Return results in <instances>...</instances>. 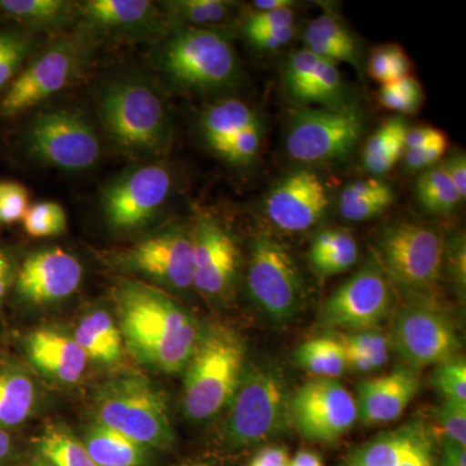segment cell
<instances>
[{
  "label": "cell",
  "instance_id": "1",
  "mask_svg": "<svg viewBox=\"0 0 466 466\" xmlns=\"http://www.w3.org/2000/svg\"><path fill=\"white\" fill-rule=\"evenodd\" d=\"M115 300L122 339L135 359L167 375L182 372L201 332L192 315L143 281H121Z\"/></svg>",
  "mask_w": 466,
  "mask_h": 466
},
{
  "label": "cell",
  "instance_id": "2",
  "mask_svg": "<svg viewBox=\"0 0 466 466\" xmlns=\"http://www.w3.org/2000/svg\"><path fill=\"white\" fill-rule=\"evenodd\" d=\"M183 370L186 416L198 422L217 416L231 403L245 370L241 337L225 325H208Z\"/></svg>",
  "mask_w": 466,
  "mask_h": 466
},
{
  "label": "cell",
  "instance_id": "3",
  "mask_svg": "<svg viewBox=\"0 0 466 466\" xmlns=\"http://www.w3.org/2000/svg\"><path fill=\"white\" fill-rule=\"evenodd\" d=\"M97 422L126 435L146 449H168L174 431L162 392L134 370L101 382L95 392Z\"/></svg>",
  "mask_w": 466,
  "mask_h": 466
},
{
  "label": "cell",
  "instance_id": "4",
  "mask_svg": "<svg viewBox=\"0 0 466 466\" xmlns=\"http://www.w3.org/2000/svg\"><path fill=\"white\" fill-rule=\"evenodd\" d=\"M99 115L113 144L128 155L155 157L167 152L171 125L164 101L137 79L113 82L101 94Z\"/></svg>",
  "mask_w": 466,
  "mask_h": 466
},
{
  "label": "cell",
  "instance_id": "5",
  "mask_svg": "<svg viewBox=\"0 0 466 466\" xmlns=\"http://www.w3.org/2000/svg\"><path fill=\"white\" fill-rule=\"evenodd\" d=\"M159 66L175 84L200 91L238 84L240 61L228 39L208 27L177 30L159 51Z\"/></svg>",
  "mask_w": 466,
  "mask_h": 466
},
{
  "label": "cell",
  "instance_id": "6",
  "mask_svg": "<svg viewBox=\"0 0 466 466\" xmlns=\"http://www.w3.org/2000/svg\"><path fill=\"white\" fill-rule=\"evenodd\" d=\"M289 420V400L281 376L262 364L245 368L229 403L227 443L232 449L260 443L283 431Z\"/></svg>",
  "mask_w": 466,
  "mask_h": 466
},
{
  "label": "cell",
  "instance_id": "7",
  "mask_svg": "<svg viewBox=\"0 0 466 466\" xmlns=\"http://www.w3.org/2000/svg\"><path fill=\"white\" fill-rule=\"evenodd\" d=\"M88 36H64L36 55L3 94L0 116L23 115L76 82L90 61L92 43Z\"/></svg>",
  "mask_w": 466,
  "mask_h": 466
},
{
  "label": "cell",
  "instance_id": "8",
  "mask_svg": "<svg viewBox=\"0 0 466 466\" xmlns=\"http://www.w3.org/2000/svg\"><path fill=\"white\" fill-rule=\"evenodd\" d=\"M375 251L377 265L391 283L407 290L426 291L440 280L446 242L433 227L398 222L380 233Z\"/></svg>",
  "mask_w": 466,
  "mask_h": 466
},
{
  "label": "cell",
  "instance_id": "9",
  "mask_svg": "<svg viewBox=\"0 0 466 466\" xmlns=\"http://www.w3.org/2000/svg\"><path fill=\"white\" fill-rule=\"evenodd\" d=\"M27 153L35 161L66 171H84L96 164L101 143L94 125L75 110L39 113L27 126Z\"/></svg>",
  "mask_w": 466,
  "mask_h": 466
},
{
  "label": "cell",
  "instance_id": "10",
  "mask_svg": "<svg viewBox=\"0 0 466 466\" xmlns=\"http://www.w3.org/2000/svg\"><path fill=\"white\" fill-rule=\"evenodd\" d=\"M363 134V116L355 106L302 108L291 116L287 152L300 164H327L348 157Z\"/></svg>",
  "mask_w": 466,
  "mask_h": 466
},
{
  "label": "cell",
  "instance_id": "11",
  "mask_svg": "<svg viewBox=\"0 0 466 466\" xmlns=\"http://www.w3.org/2000/svg\"><path fill=\"white\" fill-rule=\"evenodd\" d=\"M248 289L268 317L284 321L299 312L303 300L302 278L283 244L260 235L251 242Z\"/></svg>",
  "mask_w": 466,
  "mask_h": 466
},
{
  "label": "cell",
  "instance_id": "12",
  "mask_svg": "<svg viewBox=\"0 0 466 466\" xmlns=\"http://www.w3.org/2000/svg\"><path fill=\"white\" fill-rule=\"evenodd\" d=\"M394 300L390 279L372 260L334 291L324 305L321 321L350 333L379 330Z\"/></svg>",
  "mask_w": 466,
  "mask_h": 466
},
{
  "label": "cell",
  "instance_id": "13",
  "mask_svg": "<svg viewBox=\"0 0 466 466\" xmlns=\"http://www.w3.org/2000/svg\"><path fill=\"white\" fill-rule=\"evenodd\" d=\"M173 189V175L164 165L148 164L125 171L103 192L106 222L119 231L139 228L164 207Z\"/></svg>",
  "mask_w": 466,
  "mask_h": 466
},
{
  "label": "cell",
  "instance_id": "14",
  "mask_svg": "<svg viewBox=\"0 0 466 466\" xmlns=\"http://www.w3.org/2000/svg\"><path fill=\"white\" fill-rule=\"evenodd\" d=\"M289 416L303 437L332 443L357 422V401L337 380L317 379L305 383L291 398Z\"/></svg>",
  "mask_w": 466,
  "mask_h": 466
},
{
  "label": "cell",
  "instance_id": "15",
  "mask_svg": "<svg viewBox=\"0 0 466 466\" xmlns=\"http://www.w3.org/2000/svg\"><path fill=\"white\" fill-rule=\"evenodd\" d=\"M391 342L400 357L415 368L456 360L460 350L459 336L450 319L429 306H407L398 311Z\"/></svg>",
  "mask_w": 466,
  "mask_h": 466
},
{
  "label": "cell",
  "instance_id": "16",
  "mask_svg": "<svg viewBox=\"0 0 466 466\" xmlns=\"http://www.w3.org/2000/svg\"><path fill=\"white\" fill-rule=\"evenodd\" d=\"M126 268L171 290L193 288L192 231L170 227L137 242L124 257Z\"/></svg>",
  "mask_w": 466,
  "mask_h": 466
},
{
  "label": "cell",
  "instance_id": "17",
  "mask_svg": "<svg viewBox=\"0 0 466 466\" xmlns=\"http://www.w3.org/2000/svg\"><path fill=\"white\" fill-rule=\"evenodd\" d=\"M329 205L328 183L317 171L302 168L272 187L266 198V214L283 231L303 232L320 222Z\"/></svg>",
  "mask_w": 466,
  "mask_h": 466
},
{
  "label": "cell",
  "instance_id": "18",
  "mask_svg": "<svg viewBox=\"0 0 466 466\" xmlns=\"http://www.w3.org/2000/svg\"><path fill=\"white\" fill-rule=\"evenodd\" d=\"M193 288L208 299H222L238 275V251L228 232L213 218H198L192 229Z\"/></svg>",
  "mask_w": 466,
  "mask_h": 466
},
{
  "label": "cell",
  "instance_id": "19",
  "mask_svg": "<svg viewBox=\"0 0 466 466\" xmlns=\"http://www.w3.org/2000/svg\"><path fill=\"white\" fill-rule=\"evenodd\" d=\"M82 275V265L73 254L61 248H48L24 260L18 269L17 291L35 305L57 302L78 289Z\"/></svg>",
  "mask_w": 466,
  "mask_h": 466
},
{
  "label": "cell",
  "instance_id": "20",
  "mask_svg": "<svg viewBox=\"0 0 466 466\" xmlns=\"http://www.w3.org/2000/svg\"><path fill=\"white\" fill-rule=\"evenodd\" d=\"M420 390L413 370H400L359 383L358 419L366 425H381L403 415Z\"/></svg>",
  "mask_w": 466,
  "mask_h": 466
},
{
  "label": "cell",
  "instance_id": "21",
  "mask_svg": "<svg viewBox=\"0 0 466 466\" xmlns=\"http://www.w3.org/2000/svg\"><path fill=\"white\" fill-rule=\"evenodd\" d=\"M82 23L90 33L133 35L159 27L157 5L148 0H87L76 3Z\"/></svg>",
  "mask_w": 466,
  "mask_h": 466
},
{
  "label": "cell",
  "instance_id": "22",
  "mask_svg": "<svg viewBox=\"0 0 466 466\" xmlns=\"http://www.w3.org/2000/svg\"><path fill=\"white\" fill-rule=\"evenodd\" d=\"M26 352L30 363L46 379L58 385L78 382L88 363L75 337L51 328H42L30 334Z\"/></svg>",
  "mask_w": 466,
  "mask_h": 466
},
{
  "label": "cell",
  "instance_id": "23",
  "mask_svg": "<svg viewBox=\"0 0 466 466\" xmlns=\"http://www.w3.org/2000/svg\"><path fill=\"white\" fill-rule=\"evenodd\" d=\"M306 50L334 63L360 67L357 39L329 14H323L309 24L303 35Z\"/></svg>",
  "mask_w": 466,
  "mask_h": 466
},
{
  "label": "cell",
  "instance_id": "24",
  "mask_svg": "<svg viewBox=\"0 0 466 466\" xmlns=\"http://www.w3.org/2000/svg\"><path fill=\"white\" fill-rule=\"evenodd\" d=\"M79 348L84 350L88 360L100 364H113L122 355L121 329L109 312L94 309L79 321L75 333Z\"/></svg>",
  "mask_w": 466,
  "mask_h": 466
},
{
  "label": "cell",
  "instance_id": "25",
  "mask_svg": "<svg viewBox=\"0 0 466 466\" xmlns=\"http://www.w3.org/2000/svg\"><path fill=\"white\" fill-rule=\"evenodd\" d=\"M76 3L64 0H0V18L35 32H56L70 23Z\"/></svg>",
  "mask_w": 466,
  "mask_h": 466
},
{
  "label": "cell",
  "instance_id": "26",
  "mask_svg": "<svg viewBox=\"0 0 466 466\" xmlns=\"http://www.w3.org/2000/svg\"><path fill=\"white\" fill-rule=\"evenodd\" d=\"M38 403V389L32 376L17 367L0 368V428L25 422Z\"/></svg>",
  "mask_w": 466,
  "mask_h": 466
},
{
  "label": "cell",
  "instance_id": "27",
  "mask_svg": "<svg viewBox=\"0 0 466 466\" xmlns=\"http://www.w3.org/2000/svg\"><path fill=\"white\" fill-rule=\"evenodd\" d=\"M84 444L91 458L99 466H144L148 449L108 426L91 425Z\"/></svg>",
  "mask_w": 466,
  "mask_h": 466
},
{
  "label": "cell",
  "instance_id": "28",
  "mask_svg": "<svg viewBox=\"0 0 466 466\" xmlns=\"http://www.w3.org/2000/svg\"><path fill=\"white\" fill-rule=\"evenodd\" d=\"M258 119L257 113L242 101L222 100L205 110L201 130L208 147L218 153L236 134Z\"/></svg>",
  "mask_w": 466,
  "mask_h": 466
},
{
  "label": "cell",
  "instance_id": "29",
  "mask_svg": "<svg viewBox=\"0 0 466 466\" xmlns=\"http://www.w3.org/2000/svg\"><path fill=\"white\" fill-rule=\"evenodd\" d=\"M408 130L410 128L403 116H392L383 122L368 139L364 148L363 165L366 170L376 177L389 173L403 157Z\"/></svg>",
  "mask_w": 466,
  "mask_h": 466
},
{
  "label": "cell",
  "instance_id": "30",
  "mask_svg": "<svg viewBox=\"0 0 466 466\" xmlns=\"http://www.w3.org/2000/svg\"><path fill=\"white\" fill-rule=\"evenodd\" d=\"M296 360L303 370L318 379L337 380L348 370L345 349L339 339L320 337L299 346Z\"/></svg>",
  "mask_w": 466,
  "mask_h": 466
},
{
  "label": "cell",
  "instance_id": "31",
  "mask_svg": "<svg viewBox=\"0 0 466 466\" xmlns=\"http://www.w3.org/2000/svg\"><path fill=\"white\" fill-rule=\"evenodd\" d=\"M38 450L41 458L54 466H99L91 458L84 441L60 426L50 425L43 431Z\"/></svg>",
  "mask_w": 466,
  "mask_h": 466
},
{
  "label": "cell",
  "instance_id": "32",
  "mask_svg": "<svg viewBox=\"0 0 466 466\" xmlns=\"http://www.w3.org/2000/svg\"><path fill=\"white\" fill-rule=\"evenodd\" d=\"M416 195L420 204L431 214H449L462 201L441 164L426 168L420 175Z\"/></svg>",
  "mask_w": 466,
  "mask_h": 466
},
{
  "label": "cell",
  "instance_id": "33",
  "mask_svg": "<svg viewBox=\"0 0 466 466\" xmlns=\"http://www.w3.org/2000/svg\"><path fill=\"white\" fill-rule=\"evenodd\" d=\"M416 435L413 431L383 434L359 449L345 466H397Z\"/></svg>",
  "mask_w": 466,
  "mask_h": 466
},
{
  "label": "cell",
  "instance_id": "34",
  "mask_svg": "<svg viewBox=\"0 0 466 466\" xmlns=\"http://www.w3.org/2000/svg\"><path fill=\"white\" fill-rule=\"evenodd\" d=\"M162 5L165 16L189 27L219 23L235 7V3L228 0H174Z\"/></svg>",
  "mask_w": 466,
  "mask_h": 466
},
{
  "label": "cell",
  "instance_id": "35",
  "mask_svg": "<svg viewBox=\"0 0 466 466\" xmlns=\"http://www.w3.org/2000/svg\"><path fill=\"white\" fill-rule=\"evenodd\" d=\"M33 35L27 30L8 29L0 32V91L23 69L24 63L32 54Z\"/></svg>",
  "mask_w": 466,
  "mask_h": 466
},
{
  "label": "cell",
  "instance_id": "36",
  "mask_svg": "<svg viewBox=\"0 0 466 466\" xmlns=\"http://www.w3.org/2000/svg\"><path fill=\"white\" fill-rule=\"evenodd\" d=\"M377 100L383 108L400 115H415L424 106L425 92L421 84L412 76L383 85L377 92Z\"/></svg>",
  "mask_w": 466,
  "mask_h": 466
},
{
  "label": "cell",
  "instance_id": "37",
  "mask_svg": "<svg viewBox=\"0 0 466 466\" xmlns=\"http://www.w3.org/2000/svg\"><path fill=\"white\" fill-rule=\"evenodd\" d=\"M412 64L400 45L377 46L368 63V72L380 85L392 84L410 76Z\"/></svg>",
  "mask_w": 466,
  "mask_h": 466
},
{
  "label": "cell",
  "instance_id": "38",
  "mask_svg": "<svg viewBox=\"0 0 466 466\" xmlns=\"http://www.w3.org/2000/svg\"><path fill=\"white\" fill-rule=\"evenodd\" d=\"M319 56L309 50L294 52L284 66L283 82L285 91L291 100L303 106L306 94L317 72Z\"/></svg>",
  "mask_w": 466,
  "mask_h": 466
},
{
  "label": "cell",
  "instance_id": "39",
  "mask_svg": "<svg viewBox=\"0 0 466 466\" xmlns=\"http://www.w3.org/2000/svg\"><path fill=\"white\" fill-rule=\"evenodd\" d=\"M358 244L354 236L345 228H337L333 247L324 256L311 260L315 271L321 278L341 274L355 265L358 259Z\"/></svg>",
  "mask_w": 466,
  "mask_h": 466
},
{
  "label": "cell",
  "instance_id": "40",
  "mask_svg": "<svg viewBox=\"0 0 466 466\" xmlns=\"http://www.w3.org/2000/svg\"><path fill=\"white\" fill-rule=\"evenodd\" d=\"M27 235L35 238H54L66 229V214L55 201H41L29 207L23 219Z\"/></svg>",
  "mask_w": 466,
  "mask_h": 466
},
{
  "label": "cell",
  "instance_id": "41",
  "mask_svg": "<svg viewBox=\"0 0 466 466\" xmlns=\"http://www.w3.org/2000/svg\"><path fill=\"white\" fill-rule=\"evenodd\" d=\"M263 126L260 119L236 134L228 143L218 152L220 157L235 165H248L258 155L262 143Z\"/></svg>",
  "mask_w": 466,
  "mask_h": 466
},
{
  "label": "cell",
  "instance_id": "42",
  "mask_svg": "<svg viewBox=\"0 0 466 466\" xmlns=\"http://www.w3.org/2000/svg\"><path fill=\"white\" fill-rule=\"evenodd\" d=\"M434 385L444 400L466 404V363L461 359L441 364L434 372Z\"/></svg>",
  "mask_w": 466,
  "mask_h": 466
},
{
  "label": "cell",
  "instance_id": "43",
  "mask_svg": "<svg viewBox=\"0 0 466 466\" xmlns=\"http://www.w3.org/2000/svg\"><path fill=\"white\" fill-rule=\"evenodd\" d=\"M339 341H341L346 351L367 355V357L376 360L381 367L388 363V337L382 332H379V330L343 334Z\"/></svg>",
  "mask_w": 466,
  "mask_h": 466
},
{
  "label": "cell",
  "instance_id": "44",
  "mask_svg": "<svg viewBox=\"0 0 466 466\" xmlns=\"http://www.w3.org/2000/svg\"><path fill=\"white\" fill-rule=\"evenodd\" d=\"M29 210V192L16 182H0V223L12 225L25 218Z\"/></svg>",
  "mask_w": 466,
  "mask_h": 466
},
{
  "label": "cell",
  "instance_id": "45",
  "mask_svg": "<svg viewBox=\"0 0 466 466\" xmlns=\"http://www.w3.org/2000/svg\"><path fill=\"white\" fill-rule=\"evenodd\" d=\"M395 200L394 191L375 198H358V200L339 201V213L351 222H363L381 216Z\"/></svg>",
  "mask_w": 466,
  "mask_h": 466
},
{
  "label": "cell",
  "instance_id": "46",
  "mask_svg": "<svg viewBox=\"0 0 466 466\" xmlns=\"http://www.w3.org/2000/svg\"><path fill=\"white\" fill-rule=\"evenodd\" d=\"M444 440L466 447V404L444 400L440 410Z\"/></svg>",
  "mask_w": 466,
  "mask_h": 466
},
{
  "label": "cell",
  "instance_id": "47",
  "mask_svg": "<svg viewBox=\"0 0 466 466\" xmlns=\"http://www.w3.org/2000/svg\"><path fill=\"white\" fill-rule=\"evenodd\" d=\"M293 7L276 9V11L253 12L245 24V34L274 32L294 26Z\"/></svg>",
  "mask_w": 466,
  "mask_h": 466
},
{
  "label": "cell",
  "instance_id": "48",
  "mask_svg": "<svg viewBox=\"0 0 466 466\" xmlns=\"http://www.w3.org/2000/svg\"><path fill=\"white\" fill-rule=\"evenodd\" d=\"M447 148H449V137L443 134L440 139L422 148L404 150V167L410 171L426 170L434 167L443 157Z\"/></svg>",
  "mask_w": 466,
  "mask_h": 466
},
{
  "label": "cell",
  "instance_id": "49",
  "mask_svg": "<svg viewBox=\"0 0 466 466\" xmlns=\"http://www.w3.org/2000/svg\"><path fill=\"white\" fill-rule=\"evenodd\" d=\"M392 192L388 183L382 182L379 177H368V179L355 180L349 183L342 189L339 201L358 200V198H375Z\"/></svg>",
  "mask_w": 466,
  "mask_h": 466
},
{
  "label": "cell",
  "instance_id": "50",
  "mask_svg": "<svg viewBox=\"0 0 466 466\" xmlns=\"http://www.w3.org/2000/svg\"><path fill=\"white\" fill-rule=\"evenodd\" d=\"M245 35L257 50L272 52L288 45L293 39L294 26L274 30V32L248 33Z\"/></svg>",
  "mask_w": 466,
  "mask_h": 466
},
{
  "label": "cell",
  "instance_id": "51",
  "mask_svg": "<svg viewBox=\"0 0 466 466\" xmlns=\"http://www.w3.org/2000/svg\"><path fill=\"white\" fill-rule=\"evenodd\" d=\"M397 466H433L428 441L417 434L415 440L410 441V446L404 451Z\"/></svg>",
  "mask_w": 466,
  "mask_h": 466
},
{
  "label": "cell",
  "instance_id": "52",
  "mask_svg": "<svg viewBox=\"0 0 466 466\" xmlns=\"http://www.w3.org/2000/svg\"><path fill=\"white\" fill-rule=\"evenodd\" d=\"M444 171L449 175L451 182L458 189L461 200L466 198V157L465 153H456L446 161L441 162Z\"/></svg>",
  "mask_w": 466,
  "mask_h": 466
},
{
  "label": "cell",
  "instance_id": "53",
  "mask_svg": "<svg viewBox=\"0 0 466 466\" xmlns=\"http://www.w3.org/2000/svg\"><path fill=\"white\" fill-rule=\"evenodd\" d=\"M443 131L440 128L429 127V126H421V127L408 130L406 140H404V150H412L422 148L440 139Z\"/></svg>",
  "mask_w": 466,
  "mask_h": 466
},
{
  "label": "cell",
  "instance_id": "54",
  "mask_svg": "<svg viewBox=\"0 0 466 466\" xmlns=\"http://www.w3.org/2000/svg\"><path fill=\"white\" fill-rule=\"evenodd\" d=\"M451 275L459 287L465 288V241L458 238L451 250Z\"/></svg>",
  "mask_w": 466,
  "mask_h": 466
},
{
  "label": "cell",
  "instance_id": "55",
  "mask_svg": "<svg viewBox=\"0 0 466 466\" xmlns=\"http://www.w3.org/2000/svg\"><path fill=\"white\" fill-rule=\"evenodd\" d=\"M288 453L280 447H268L260 451L249 466H287Z\"/></svg>",
  "mask_w": 466,
  "mask_h": 466
},
{
  "label": "cell",
  "instance_id": "56",
  "mask_svg": "<svg viewBox=\"0 0 466 466\" xmlns=\"http://www.w3.org/2000/svg\"><path fill=\"white\" fill-rule=\"evenodd\" d=\"M441 466H466V447L444 440Z\"/></svg>",
  "mask_w": 466,
  "mask_h": 466
},
{
  "label": "cell",
  "instance_id": "57",
  "mask_svg": "<svg viewBox=\"0 0 466 466\" xmlns=\"http://www.w3.org/2000/svg\"><path fill=\"white\" fill-rule=\"evenodd\" d=\"M14 455V441L5 429L0 428V466H5Z\"/></svg>",
  "mask_w": 466,
  "mask_h": 466
},
{
  "label": "cell",
  "instance_id": "58",
  "mask_svg": "<svg viewBox=\"0 0 466 466\" xmlns=\"http://www.w3.org/2000/svg\"><path fill=\"white\" fill-rule=\"evenodd\" d=\"M291 0H257L251 5L254 12L276 11V9L293 7Z\"/></svg>",
  "mask_w": 466,
  "mask_h": 466
},
{
  "label": "cell",
  "instance_id": "59",
  "mask_svg": "<svg viewBox=\"0 0 466 466\" xmlns=\"http://www.w3.org/2000/svg\"><path fill=\"white\" fill-rule=\"evenodd\" d=\"M321 459L317 453L309 452V451H300L297 453L296 458L288 461L287 466H317L320 464Z\"/></svg>",
  "mask_w": 466,
  "mask_h": 466
},
{
  "label": "cell",
  "instance_id": "60",
  "mask_svg": "<svg viewBox=\"0 0 466 466\" xmlns=\"http://www.w3.org/2000/svg\"><path fill=\"white\" fill-rule=\"evenodd\" d=\"M27 466H54V465H52L50 461H47V460L39 458V459L34 460V461L30 462V464Z\"/></svg>",
  "mask_w": 466,
  "mask_h": 466
},
{
  "label": "cell",
  "instance_id": "61",
  "mask_svg": "<svg viewBox=\"0 0 466 466\" xmlns=\"http://www.w3.org/2000/svg\"><path fill=\"white\" fill-rule=\"evenodd\" d=\"M5 259H7V257H5V253H2V251H0V263L5 262Z\"/></svg>",
  "mask_w": 466,
  "mask_h": 466
},
{
  "label": "cell",
  "instance_id": "62",
  "mask_svg": "<svg viewBox=\"0 0 466 466\" xmlns=\"http://www.w3.org/2000/svg\"><path fill=\"white\" fill-rule=\"evenodd\" d=\"M189 466H208L207 464H195V465H189Z\"/></svg>",
  "mask_w": 466,
  "mask_h": 466
},
{
  "label": "cell",
  "instance_id": "63",
  "mask_svg": "<svg viewBox=\"0 0 466 466\" xmlns=\"http://www.w3.org/2000/svg\"><path fill=\"white\" fill-rule=\"evenodd\" d=\"M317 466H324V465H323V462H320V464H319Z\"/></svg>",
  "mask_w": 466,
  "mask_h": 466
}]
</instances>
